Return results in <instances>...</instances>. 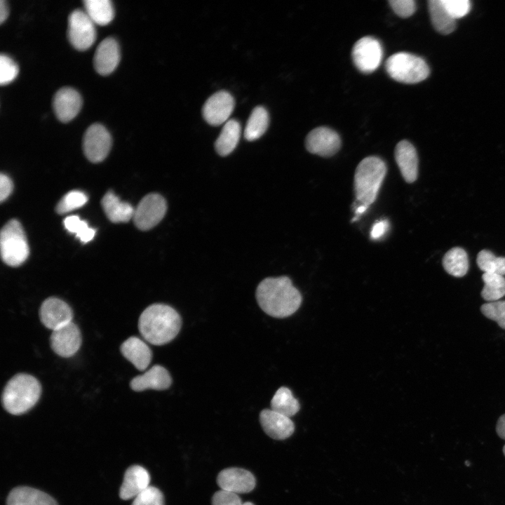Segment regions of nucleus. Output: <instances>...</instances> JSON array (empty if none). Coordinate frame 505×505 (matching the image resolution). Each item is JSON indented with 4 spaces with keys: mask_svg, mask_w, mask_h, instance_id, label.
Listing matches in <instances>:
<instances>
[{
    "mask_svg": "<svg viewBox=\"0 0 505 505\" xmlns=\"http://www.w3.org/2000/svg\"><path fill=\"white\" fill-rule=\"evenodd\" d=\"M257 302L262 310L274 318H285L300 307L302 295L288 276L262 280L256 290Z\"/></svg>",
    "mask_w": 505,
    "mask_h": 505,
    "instance_id": "f257e3e1",
    "label": "nucleus"
},
{
    "mask_svg": "<svg viewBox=\"0 0 505 505\" xmlns=\"http://www.w3.org/2000/svg\"><path fill=\"white\" fill-rule=\"evenodd\" d=\"M182 319L173 307L163 304H154L140 314L138 321L140 333L148 342L163 345L172 341L178 334Z\"/></svg>",
    "mask_w": 505,
    "mask_h": 505,
    "instance_id": "f03ea898",
    "label": "nucleus"
},
{
    "mask_svg": "<svg viewBox=\"0 0 505 505\" xmlns=\"http://www.w3.org/2000/svg\"><path fill=\"white\" fill-rule=\"evenodd\" d=\"M41 393V384L34 377L26 373L17 374L7 382L3 390V407L12 415L25 413L35 405Z\"/></svg>",
    "mask_w": 505,
    "mask_h": 505,
    "instance_id": "7ed1b4c3",
    "label": "nucleus"
},
{
    "mask_svg": "<svg viewBox=\"0 0 505 505\" xmlns=\"http://www.w3.org/2000/svg\"><path fill=\"white\" fill-rule=\"evenodd\" d=\"M386 173L384 161L378 156L364 158L354 174V193L361 204L369 206L375 202Z\"/></svg>",
    "mask_w": 505,
    "mask_h": 505,
    "instance_id": "20e7f679",
    "label": "nucleus"
},
{
    "mask_svg": "<svg viewBox=\"0 0 505 505\" xmlns=\"http://www.w3.org/2000/svg\"><path fill=\"white\" fill-rule=\"evenodd\" d=\"M385 68L393 79L405 83H419L429 74V68L424 60L405 52L391 55L385 63Z\"/></svg>",
    "mask_w": 505,
    "mask_h": 505,
    "instance_id": "39448f33",
    "label": "nucleus"
},
{
    "mask_svg": "<svg viewBox=\"0 0 505 505\" xmlns=\"http://www.w3.org/2000/svg\"><path fill=\"white\" fill-rule=\"evenodd\" d=\"M1 256L11 267L21 265L29 255V245L21 224L16 220L8 222L0 236Z\"/></svg>",
    "mask_w": 505,
    "mask_h": 505,
    "instance_id": "423d86ee",
    "label": "nucleus"
},
{
    "mask_svg": "<svg viewBox=\"0 0 505 505\" xmlns=\"http://www.w3.org/2000/svg\"><path fill=\"white\" fill-rule=\"evenodd\" d=\"M67 37L72 46L79 50L89 48L95 42V23L85 11L76 9L69 15Z\"/></svg>",
    "mask_w": 505,
    "mask_h": 505,
    "instance_id": "0eeeda50",
    "label": "nucleus"
},
{
    "mask_svg": "<svg viewBox=\"0 0 505 505\" xmlns=\"http://www.w3.org/2000/svg\"><path fill=\"white\" fill-rule=\"evenodd\" d=\"M167 210L166 201L158 194H149L139 203L134 211L133 220L141 230L155 227L164 217Z\"/></svg>",
    "mask_w": 505,
    "mask_h": 505,
    "instance_id": "6e6552de",
    "label": "nucleus"
},
{
    "mask_svg": "<svg viewBox=\"0 0 505 505\" xmlns=\"http://www.w3.org/2000/svg\"><path fill=\"white\" fill-rule=\"evenodd\" d=\"M383 55L380 42L372 36L358 39L352 50V58L355 66L363 73H371L380 65Z\"/></svg>",
    "mask_w": 505,
    "mask_h": 505,
    "instance_id": "1a4fd4ad",
    "label": "nucleus"
},
{
    "mask_svg": "<svg viewBox=\"0 0 505 505\" xmlns=\"http://www.w3.org/2000/svg\"><path fill=\"white\" fill-rule=\"evenodd\" d=\"M111 146L112 137L105 126L93 123L87 128L83 135V149L90 161H102L108 155Z\"/></svg>",
    "mask_w": 505,
    "mask_h": 505,
    "instance_id": "9d476101",
    "label": "nucleus"
},
{
    "mask_svg": "<svg viewBox=\"0 0 505 505\" xmlns=\"http://www.w3.org/2000/svg\"><path fill=\"white\" fill-rule=\"evenodd\" d=\"M81 342L80 330L72 321L53 330L50 337L51 349L63 358L74 356L79 351Z\"/></svg>",
    "mask_w": 505,
    "mask_h": 505,
    "instance_id": "9b49d317",
    "label": "nucleus"
},
{
    "mask_svg": "<svg viewBox=\"0 0 505 505\" xmlns=\"http://www.w3.org/2000/svg\"><path fill=\"white\" fill-rule=\"evenodd\" d=\"M305 146L307 151L311 154L328 157L339 151L341 139L332 129L323 126L318 127L307 135Z\"/></svg>",
    "mask_w": 505,
    "mask_h": 505,
    "instance_id": "f8f14e48",
    "label": "nucleus"
},
{
    "mask_svg": "<svg viewBox=\"0 0 505 505\" xmlns=\"http://www.w3.org/2000/svg\"><path fill=\"white\" fill-rule=\"evenodd\" d=\"M235 102L232 95L221 90L211 95L205 102L202 114L207 123L212 126L225 123L231 114Z\"/></svg>",
    "mask_w": 505,
    "mask_h": 505,
    "instance_id": "ddd939ff",
    "label": "nucleus"
},
{
    "mask_svg": "<svg viewBox=\"0 0 505 505\" xmlns=\"http://www.w3.org/2000/svg\"><path fill=\"white\" fill-rule=\"evenodd\" d=\"M39 317L43 325L55 330L72 321L73 311L69 305L57 297L45 299L39 309Z\"/></svg>",
    "mask_w": 505,
    "mask_h": 505,
    "instance_id": "4468645a",
    "label": "nucleus"
},
{
    "mask_svg": "<svg viewBox=\"0 0 505 505\" xmlns=\"http://www.w3.org/2000/svg\"><path fill=\"white\" fill-rule=\"evenodd\" d=\"M217 483L221 490L241 494L252 491L255 487L256 480L249 471L232 467L221 471L217 476Z\"/></svg>",
    "mask_w": 505,
    "mask_h": 505,
    "instance_id": "2eb2a0df",
    "label": "nucleus"
},
{
    "mask_svg": "<svg viewBox=\"0 0 505 505\" xmlns=\"http://www.w3.org/2000/svg\"><path fill=\"white\" fill-rule=\"evenodd\" d=\"M81 105L80 94L69 87L59 89L53 99L55 114L62 122H68L73 119L79 112Z\"/></svg>",
    "mask_w": 505,
    "mask_h": 505,
    "instance_id": "dca6fc26",
    "label": "nucleus"
},
{
    "mask_svg": "<svg viewBox=\"0 0 505 505\" xmlns=\"http://www.w3.org/2000/svg\"><path fill=\"white\" fill-rule=\"evenodd\" d=\"M120 60L119 46L115 39L107 37L97 46L93 65L96 72L103 76L114 72Z\"/></svg>",
    "mask_w": 505,
    "mask_h": 505,
    "instance_id": "f3484780",
    "label": "nucleus"
},
{
    "mask_svg": "<svg viewBox=\"0 0 505 505\" xmlns=\"http://www.w3.org/2000/svg\"><path fill=\"white\" fill-rule=\"evenodd\" d=\"M260 422L264 431L275 440H284L295 431V424L290 417L271 409H264L260 412Z\"/></svg>",
    "mask_w": 505,
    "mask_h": 505,
    "instance_id": "a211bd4d",
    "label": "nucleus"
},
{
    "mask_svg": "<svg viewBox=\"0 0 505 505\" xmlns=\"http://www.w3.org/2000/svg\"><path fill=\"white\" fill-rule=\"evenodd\" d=\"M172 384L168 371L163 366L155 365L142 375L134 377L130 382V388L135 391L147 389L165 390Z\"/></svg>",
    "mask_w": 505,
    "mask_h": 505,
    "instance_id": "6ab92c4d",
    "label": "nucleus"
},
{
    "mask_svg": "<svg viewBox=\"0 0 505 505\" xmlns=\"http://www.w3.org/2000/svg\"><path fill=\"white\" fill-rule=\"evenodd\" d=\"M394 154L405 181L408 183L414 182L418 175V156L415 147L408 140H401L396 144Z\"/></svg>",
    "mask_w": 505,
    "mask_h": 505,
    "instance_id": "aec40b11",
    "label": "nucleus"
},
{
    "mask_svg": "<svg viewBox=\"0 0 505 505\" xmlns=\"http://www.w3.org/2000/svg\"><path fill=\"white\" fill-rule=\"evenodd\" d=\"M150 475L142 466L133 465L125 472L119 496L123 500L135 498L149 486Z\"/></svg>",
    "mask_w": 505,
    "mask_h": 505,
    "instance_id": "412c9836",
    "label": "nucleus"
},
{
    "mask_svg": "<svg viewBox=\"0 0 505 505\" xmlns=\"http://www.w3.org/2000/svg\"><path fill=\"white\" fill-rule=\"evenodd\" d=\"M120 350L122 355L139 370H145L152 361L151 349L137 337H130L125 340Z\"/></svg>",
    "mask_w": 505,
    "mask_h": 505,
    "instance_id": "4be33fe9",
    "label": "nucleus"
},
{
    "mask_svg": "<svg viewBox=\"0 0 505 505\" xmlns=\"http://www.w3.org/2000/svg\"><path fill=\"white\" fill-rule=\"evenodd\" d=\"M7 505H58L48 494L29 487L13 489L7 497Z\"/></svg>",
    "mask_w": 505,
    "mask_h": 505,
    "instance_id": "5701e85b",
    "label": "nucleus"
},
{
    "mask_svg": "<svg viewBox=\"0 0 505 505\" xmlns=\"http://www.w3.org/2000/svg\"><path fill=\"white\" fill-rule=\"evenodd\" d=\"M101 204L107 217L112 222H126L133 217L135 209L133 206L121 201L112 191L104 195Z\"/></svg>",
    "mask_w": 505,
    "mask_h": 505,
    "instance_id": "b1692460",
    "label": "nucleus"
},
{
    "mask_svg": "<svg viewBox=\"0 0 505 505\" xmlns=\"http://www.w3.org/2000/svg\"><path fill=\"white\" fill-rule=\"evenodd\" d=\"M241 126L234 119L228 120L224 125L215 143L216 152L220 156H227L233 152L239 141Z\"/></svg>",
    "mask_w": 505,
    "mask_h": 505,
    "instance_id": "393cba45",
    "label": "nucleus"
},
{
    "mask_svg": "<svg viewBox=\"0 0 505 505\" xmlns=\"http://www.w3.org/2000/svg\"><path fill=\"white\" fill-rule=\"evenodd\" d=\"M443 267L449 274L454 277L464 276L469 267L466 252L459 247L451 248L443 256Z\"/></svg>",
    "mask_w": 505,
    "mask_h": 505,
    "instance_id": "a878e982",
    "label": "nucleus"
},
{
    "mask_svg": "<svg viewBox=\"0 0 505 505\" xmlns=\"http://www.w3.org/2000/svg\"><path fill=\"white\" fill-rule=\"evenodd\" d=\"M429 10L432 24L441 34H448L455 29V20L450 15L442 0H430Z\"/></svg>",
    "mask_w": 505,
    "mask_h": 505,
    "instance_id": "bb28decb",
    "label": "nucleus"
},
{
    "mask_svg": "<svg viewBox=\"0 0 505 505\" xmlns=\"http://www.w3.org/2000/svg\"><path fill=\"white\" fill-rule=\"evenodd\" d=\"M85 12L92 21L99 25H106L114 18V10L109 0H85Z\"/></svg>",
    "mask_w": 505,
    "mask_h": 505,
    "instance_id": "cd10ccee",
    "label": "nucleus"
},
{
    "mask_svg": "<svg viewBox=\"0 0 505 505\" xmlns=\"http://www.w3.org/2000/svg\"><path fill=\"white\" fill-rule=\"evenodd\" d=\"M269 126V114L267 109L261 106L256 107L251 112L247 121L244 137L248 141L260 138Z\"/></svg>",
    "mask_w": 505,
    "mask_h": 505,
    "instance_id": "c85d7f7f",
    "label": "nucleus"
},
{
    "mask_svg": "<svg viewBox=\"0 0 505 505\" xmlns=\"http://www.w3.org/2000/svg\"><path fill=\"white\" fill-rule=\"evenodd\" d=\"M271 408L274 411L290 418L298 412L300 406L292 391L288 388L282 386L273 396Z\"/></svg>",
    "mask_w": 505,
    "mask_h": 505,
    "instance_id": "c756f323",
    "label": "nucleus"
},
{
    "mask_svg": "<svg viewBox=\"0 0 505 505\" xmlns=\"http://www.w3.org/2000/svg\"><path fill=\"white\" fill-rule=\"evenodd\" d=\"M484 286L481 291L483 299L488 302L499 300L505 295V278L494 273H483Z\"/></svg>",
    "mask_w": 505,
    "mask_h": 505,
    "instance_id": "7c9ffc66",
    "label": "nucleus"
},
{
    "mask_svg": "<svg viewBox=\"0 0 505 505\" xmlns=\"http://www.w3.org/2000/svg\"><path fill=\"white\" fill-rule=\"evenodd\" d=\"M479 269L484 273L505 275V257H497L487 250H480L476 259Z\"/></svg>",
    "mask_w": 505,
    "mask_h": 505,
    "instance_id": "2f4dec72",
    "label": "nucleus"
},
{
    "mask_svg": "<svg viewBox=\"0 0 505 505\" xmlns=\"http://www.w3.org/2000/svg\"><path fill=\"white\" fill-rule=\"evenodd\" d=\"M64 225L69 232L74 233L84 243L90 241L95 234V229L89 227L87 222L81 220L77 215L67 217L64 220Z\"/></svg>",
    "mask_w": 505,
    "mask_h": 505,
    "instance_id": "473e14b6",
    "label": "nucleus"
},
{
    "mask_svg": "<svg viewBox=\"0 0 505 505\" xmlns=\"http://www.w3.org/2000/svg\"><path fill=\"white\" fill-rule=\"evenodd\" d=\"M88 196L81 191L73 190L67 193L56 206V211L59 214H65L79 208L86 203Z\"/></svg>",
    "mask_w": 505,
    "mask_h": 505,
    "instance_id": "72a5a7b5",
    "label": "nucleus"
},
{
    "mask_svg": "<svg viewBox=\"0 0 505 505\" xmlns=\"http://www.w3.org/2000/svg\"><path fill=\"white\" fill-rule=\"evenodd\" d=\"M480 311L485 317L497 322L500 328L505 330V300L483 304Z\"/></svg>",
    "mask_w": 505,
    "mask_h": 505,
    "instance_id": "f704fd0d",
    "label": "nucleus"
},
{
    "mask_svg": "<svg viewBox=\"0 0 505 505\" xmlns=\"http://www.w3.org/2000/svg\"><path fill=\"white\" fill-rule=\"evenodd\" d=\"M18 67L15 61L5 54L0 55V84L7 85L18 76Z\"/></svg>",
    "mask_w": 505,
    "mask_h": 505,
    "instance_id": "c9c22d12",
    "label": "nucleus"
},
{
    "mask_svg": "<svg viewBox=\"0 0 505 505\" xmlns=\"http://www.w3.org/2000/svg\"><path fill=\"white\" fill-rule=\"evenodd\" d=\"M132 505H164L163 495L158 488L149 486L134 498Z\"/></svg>",
    "mask_w": 505,
    "mask_h": 505,
    "instance_id": "e433bc0d",
    "label": "nucleus"
},
{
    "mask_svg": "<svg viewBox=\"0 0 505 505\" xmlns=\"http://www.w3.org/2000/svg\"><path fill=\"white\" fill-rule=\"evenodd\" d=\"M212 505H254V504L250 501L243 502L237 494L220 490L213 494Z\"/></svg>",
    "mask_w": 505,
    "mask_h": 505,
    "instance_id": "4c0bfd02",
    "label": "nucleus"
},
{
    "mask_svg": "<svg viewBox=\"0 0 505 505\" xmlns=\"http://www.w3.org/2000/svg\"><path fill=\"white\" fill-rule=\"evenodd\" d=\"M442 2L454 20L464 17L471 9L469 0H442Z\"/></svg>",
    "mask_w": 505,
    "mask_h": 505,
    "instance_id": "58836bf2",
    "label": "nucleus"
},
{
    "mask_svg": "<svg viewBox=\"0 0 505 505\" xmlns=\"http://www.w3.org/2000/svg\"><path fill=\"white\" fill-rule=\"evenodd\" d=\"M389 3L393 11L401 18L410 17L416 9L413 0H390Z\"/></svg>",
    "mask_w": 505,
    "mask_h": 505,
    "instance_id": "ea45409f",
    "label": "nucleus"
},
{
    "mask_svg": "<svg viewBox=\"0 0 505 505\" xmlns=\"http://www.w3.org/2000/svg\"><path fill=\"white\" fill-rule=\"evenodd\" d=\"M13 190V183L11 180L4 174L0 176V200L3 202L11 194Z\"/></svg>",
    "mask_w": 505,
    "mask_h": 505,
    "instance_id": "a19ab883",
    "label": "nucleus"
},
{
    "mask_svg": "<svg viewBox=\"0 0 505 505\" xmlns=\"http://www.w3.org/2000/svg\"><path fill=\"white\" fill-rule=\"evenodd\" d=\"M388 227L386 220H381L376 222L371 230L370 237L372 239H377L384 235Z\"/></svg>",
    "mask_w": 505,
    "mask_h": 505,
    "instance_id": "79ce46f5",
    "label": "nucleus"
},
{
    "mask_svg": "<svg viewBox=\"0 0 505 505\" xmlns=\"http://www.w3.org/2000/svg\"><path fill=\"white\" fill-rule=\"evenodd\" d=\"M497 435L503 440H505V414L502 415L497 420L496 425Z\"/></svg>",
    "mask_w": 505,
    "mask_h": 505,
    "instance_id": "37998d69",
    "label": "nucleus"
},
{
    "mask_svg": "<svg viewBox=\"0 0 505 505\" xmlns=\"http://www.w3.org/2000/svg\"><path fill=\"white\" fill-rule=\"evenodd\" d=\"M8 15V8L6 2L4 0L0 1V22L3 23L7 18Z\"/></svg>",
    "mask_w": 505,
    "mask_h": 505,
    "instance_id": "c03bdc74",
    "label": "nucleus"
},
{
    "mask_svg": "<svg viewBox=\"0 0 505 505\" xmlns=\"http://www.w3.org/2000/svg\"><path fill=\"white\" fill-rule=\"evenodd\" d=\"M368 206L361 204L360 206H357L355 210V214L356 215V217H354V220L353 221H355L357 218V217L361 214H363L367 209Z\"/></svg>",
    "mask_w": 505,
    "mask_h": 505,
    "instance_id": "a18cd8bd",
    "label": "nucleus"
},
{
    "mask_svg": "<svg viewBox=\"0 0 505 505\" xmlns=\"http://www.w3.org/2000/svg\"><path fill=\"white\" fill-rule=\"evenodd\" d=\"M503 453H504V456H505V445H504V447H503Z\"/></svg>",
    "mask_w": 505,
    "mask_h": 505,
    "instance_id": "49530a36",
    "label": "nucleus"
}]
</instances>
